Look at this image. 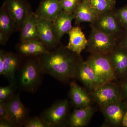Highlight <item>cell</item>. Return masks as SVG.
Segmentation results:
<instances>
[{
  "label": "cell",
  "mask_w": 127,
  "mask_h": 127,
  "mask_svg": "<svg viewBox=\"0 0 127 127\" xmlns=\"http://www.w3.org/2000/svg\"><path fill=\"white\" fill-rule=\"evenodd\" d=\"M83 61L81 55L61 47L40 56L39 61L43 73L66 82L76 77L78 67Z\"/></svg>",
  "instance_id": "6da1fadb"
},
{
  "label": "cell",
  "mask_w": 127,
  "mask_h": 127,
  "mask_svg": "<svg viewBox=\"0 0 127 127\" xmlns=\"http://www.w3.org/2000/svg\"><path fill=\"white\" fill-rule=\"evenodd\" d=\"M87 50L90 54H109L117 45L115 37L98 30L91 25Z\"/></svg>",
  "instance_id": "7a4b0ae2"
},
{
  "label": "cell",
  "mask_w": 127,
  "mask_h": 127,
  "mask_svg": "<svg viewBox=\"0 0 127 127\" xmlns=\"http://www.w3.org/2000/svg\"><path fill=\"white\" fill-rule=\"evenodd\" d=\"M89 94L100 107L122 100L120 86L117 82L105 83Z\"/></svg>",
  "instance_id": "3957f363"
},
{
  "label": "cell",
  "mask_w": 127,
  "mask_h": 127,
  "mask_svg": "<svg viewBox=\"0 0 127 127\" xmlns=\"http://www.w3.org/2000/svg\"><path fill=\"white\" fill-rule=\"evenodd\" d=\"M43 72L39 61H31L22 68L19 78L20 86L30 92L35 91L40 82L41 75Z\"/></svg>",
  "instance_id": "277c9868"
},
{
  "label": "cell",
  "mask_w": 127,
  "mask_h": 127,
  "mask_svg": "<svg viewBox=\"0 0 127 127\" xmlns=\"http://www.w3.org/2000/svg\"><path fill=\"white\" fill-rule=\"evenodd\" d=\"M86 61L104 82H117L108 54H91Z\"/></svg>",
  "instance_id": "5b68a950"
},
{
  "label": "cell",
  "mask_w": 127,
  "mask_h": 127,
  "mask_svg": "<svg viewBox=\"0 0 127 127\" xmlns=\"http://www.w3.org/2000/svg\"><path fill=\"white\" fill-rule=\"evenodd\" d=\"M68 99L59 101L46 110L42 118L49 127H63L68 118Z\"/></svg>",
  "instance_id": "8992f818"
},
{
  "label": "cell",
  "mask_w": 127,
  "mask_h": 127,
  "mask_svg": "<svg viewBox=\"0 0 127 127\" xmlns=\"http://www.w3.org/2000/svg\"><path fill=\"white\" fill-rule=\"evenodd\" d=\"M91 25L98 30L115 37L118 40L124 32L115 11L113 10L102 14L98 17L93 25Z\"/></svg>",
  "instance_id": "52a82bcc"
},
{
  "label": "cell",
  "mask_w": 127,
  "mask_h": 127,
  "mask_svg": "<svg viewBox=\"0 0 127 127\" xmlns=\"http://www.w3.org/2000/svg\"><path fill=\"white\" fill-rule=\"evenodd\" d=\"M104 117L103 127H122L124 116L127 111V104L123 101L113 103L100 107Z\"/></svg>",
  "instance_id": "ba28073f"
},
{
  "label": "cell",
  "mask_w": 127,
  "mask_h": 127,
  "mask_svg": "<svg viewBox=\"0 0 127 127\" xmlns=\"http://www.w3.org/2000/svg\"><path fill=\"white\" fill-rule=\"evenodd\" d=\"M90 92L94 91L105 83L98 76L92 67L83 60L78 67L76 77Z\"/></svg>",
  "instance_id": "9c48e42d"
},
{
  "label": "cell",
  "mask_w": 127,
  "mask_h": 127,
  "mask_svg": "<svg viewBox=\"0 0 127 127\" xmlns=\"http://www.w3.org/2000/svg\"><path fill=\"white\" fill-rule=\"evenodd\" d=\"M109 55L117 82L127 79V50L118 46Z\"/></svg>",
  "instance_id": "30bf717a"
},
{
  "label": "cell",
  "mask_w": 127,
  "mask_h": 127,
  "mask_svg": "<svg viewBox=\"0 0 127 127\" xmlns=\"http://www.w3.org/2000/svg\"><path fill=\"white\" fill-rule=\"evenodd\" d=\"M4 5L18 30H21L30 10L27 5L22 0H6Z\"/></svg>",
  "instance_id": "8fae6325"
},
{
  "label": "cell",
  "mask_w": 127,
  "mask_h": 127,
  "mask_svg": "<svg viewBox=\"0 0 127 127\" xmlns=\"http://www.w3.org/2000/svg\"><path fill=\"white\" fill-rule=\"evenodd\" d=\"M38 21L39 18L35 13L30 10L21 30V42L39 40Z\"/></svg>",
  "instance_id": "7c38bea8"
},
{
  "label": "cell",
  "mask_w": 127,
  "mask_h": 127,
  "mask_svg": "<svg viewBox=\"0 0 127 127\" xmlns=\"http://www.w3.org/2000/svg\"><path fill=\"white\" fill-rule=\"evenodd\" d=\"M19 94L6 101L10 116L16 126H22L27 120V109L21 101Z\"/></svg>",
  "instance_id": "4fadbf2b"
},
{
  "label": "cell",
  "mask_w": 127,
  "mask_h": 127,
  "mask_svg": "<svg viewBox=\"0 0 127 127\" xmlns=\"http://www.w3.org/2000/svg\"><path fill=\"white\" fill-rule=\"evenodd\" d=\"M63 10L59 0H42L35 14L39 19H45L53 22Z\"/></svg>",
  "instance_id": "5bb4252c"
},
{
  "label": "cell",
  "mask_w": 127,
  "mask_h": 127,
  "mask_svg": "<svg viewBox=\"0 0 127 127\" xmlns=\"http://www.w3.org/2000/svg\"><path fill=\"white\" fill-rule=\"evenodd\" d=\"M74 19L73 14L64 10L61 12L52 22V28L55 36L60 42L65 34H68L72 28V22Z\"/></svg>",
  "instance_id": "9a60e30c"
},
{
  "label": "cell",
  "mask_w": 127,
  "mask_h": 127,
  "mask_svg": "<svg viewBox=\"0 0 127 127\" xmlns=\"http://www.w3.org/2000/svg\"><path fill=\"white\" fill-rule=\"evenodd\" d=\"M69 98L75 108H81L90 106L92 98L90 94L75 82L70 83Z\"/></svg>",
  "instance_id": "2e32d148"
},
{
  "label": "cell",
  "mask_w": 127,
  "mask_h": 127,
  "mask_svg": "<svg viewBox=\"0 0 127 127\" xmlns=\"http://www.w3.org/2000/svg\"><path fill=\"white\" fill-rule=\"evenodd\" d=\"M95 109L91 105L75 108L68 117L67 123L71 127H86L94 114Z\"/></svg>",
  "instance_id": "e0dca14e"
},
{
  "label": "cell",
  "mask_w": 127,
  "mask_h": 127,
  "mask_svg": "<svg viewBox=\"0 0 127 127\" xmlns=\"http://www.w3.org/2000/svg\"><path fill=\"white\" fill-rule=\"evenodd\" d=\"M39 40L45 47L52 48L59 43L54 35L52 22L43 19H39Z\"/></svg>",
  "instance_id": "ac0fdd59"
},
{
  "label": "cell",
  "mask_w": 127,
  "mask_h": 127,
  "mask_svg": "<svg viewBox=\"0 0 127 127\" xmlns=\"http://www.w3.org/2000/svg\"><path fill=\"white\" fill-rule=\"evenodd\" d=\"M69 41L66 46L68 50L78 55L86 48L88 41L79 26L72 27L68 33Z\"/></svg>",
  "instance_id": "d6986e66"
},
{
  "label": "cell",
  "mask_w": 127,
  "mask_h": 127,
  "mask_svg": "<svg viewBox=\"0 0 127 127\" xmlns=\"http://www.w3.org/2000/svg\"><path fill=\"white\" fill-rule=\"evenodd\" d=\"M73 14L76 25L82 22H89L93 25L98 18L86 0H80L76 6Z\"/></svg>",
  "instance_id": "ffe728a7"
},
{
  "label": "cell",
  "mask_w": 127,
  "mask_h": 127,
  "mask_svg": "<svg viewBox=\"0 0 127 127\" xmlns=\"http://www.w3.org/2000/svg\"><path fill=\"white\" fill-rule=\"evenodd\" d=\"M16 48L18 52L25 56H40L49 51L39 40L21 42Z\"/></svg>",
  "instance_id": "44dd1931"
},
{
  "label": "cell",
  "mask_w": 127,
  "mask_h": 127,
  "mask_svg": "<svg viewBox=\"0 0 127 127\" xmlns=\"http://www.w3.org/2000/svg\"><path fill=\"white\" fill-rule=\"evenodd\" d=\"M19 59L14 53L4 52V76L15 83V72L18 67Z\"/></svg>",
  "instance_id": "7402d4cb"
},
{
  "label": "cell",
  "mask_w": 127,
  "mask_h": 127,
  "mask_svg": "<svg viewBox=\"0 0 127 127\" xmlns=\"http://www.w3.org/2000/svg\"><path fill=\"white\" fill-rule=\"evenodd\" d=\"M16 30L15 23L3 4L0 11V30L10 37Z\"/></svg>",
  "instance_id": "603a6c76"
},
{
  "label": "cell",
  "mask_w": 127,
  "mask_h": 127,
  "mask_svg": "<svg viewBox=\"0 0 127 127\" xmlns=\"http://www.w3.org/2000/svg\"><path fill=\"white\" fill-rule=\"evenodd\" d=\"M98 17L102 14L113 10L115 4L106 0H86Z\"/></svg>",
  "instance_id": "cb8c5ba5"
},
{
  "label": "cell",
  "mask_w": 127,
  "mask_h": 127,
  "mask_svg": "<svg viewBox=\"0 0 127 127\" xmlns=\"http://www.w3.org/2000/svg\"><path fill=\"white\" fill-rule=\"evenodd\" d=\"M15 83H11L7 86L0 88V101H7L13 97Z\"/></svg>",
  "instance_id": "d4e9b609"
},
{
  "label": "cell",
  "mask_w": 127,
  "mask_h": 127,
  "mask_svg": "<svg viewBox=\"0 0 127 127\" xmlns=\"http://www.w3.org/2000/svg\"><path fill=\"white\" fill-rule=\"evenodd\" d=\"M119 21L124 30H127V5L115 11Z\"/></svg>",
  "instance_id": "484cf974"
},
{
  "label": "cell",
  "mask_w": 127,
  "mask_h": 127,
  "mask_svg": "<svg viewBox=\"0 0 127 127\" xmlns=\"http://www.w3.org/2000/svg\"><path fill=\"white\" fill-rule=\"evenodd\" d=\"M23 125L26 127H49L43 119L37 117L28 119Z\"/></svg>",
  "instance_id": "4316f807"
},
{
  "label": "cell",
  "mask_w": 127,
  "mask_h": 127,
  "mask_svg": "<svg viewBox=\"0 0 127 127\" xmlns=\"http://www.w3.org/2000/svg\"><path fill=\"white\" fill-rule=\"evenodd\" d=\"M81 0H59L64 10L73 14L76 6Z\"/></svg>",
  "instance_id": "83f0119b"
},
{
  "label": "cell",
  "mask_w": 127,
  "mask_h": 127,
  "mask_svg": "<svg viewBox=\"0 0 127 127\" xmlns=\"http://www.w3.org/2000/svg\"><path fill=\"white\" fill-rule=\"evenodd\" d=\"M0 120L7 121L15 126L10 116L6 103L4 101H0Z\"/></svg>",
  "instance_id": "f1b7e54d"
},
{
  "label": "cell",
  "mask_w": 127,
  "mask_h": 127,
  "mask_svg": "<svg viewBox=\"0 0 127 127\" xmlns=\"http://www.w3.org/2000/svg\"><path fill=\"white\" fill-rule=\"evenodd\" d=\"M118 83L121 90L122 101L127 104V79Z\"/></svg>",
  "instance_id": "f546056e"
},
{
  "label": "cell",
  "mask_w": 127,
  "mask_h": 127,
  "mask_svg": "<svg viewBox=\"0 0 127 127\" xmlns=\"http://www.w3.org/2000/svg\"><path fill=\"white\" fill-rule=\"evenodd\" d=\"M117 46L127 50V30H124L122 35L118 41Z\"/></svg>",
  "instance_id": "4dcf8cb0"
},
{
  "label": "cell",
  "mask_w": 127,
  "mask_h": 127,
  "mask_svg": "<svg viewBox=\"0 0 127 127\" xmlns=\"http://www.w3.org/2000/svg\"><path fill=\"white\" fill-rule=\"evenodd\" d=\"M4 52L1 50L0 52V75L4 76Z\"/></svg>",
  "instance_id": "1f68e13d"
},
{
  "label": "cell",
  "mask_w": 127,
  "mask_h": 127,
  "mask_svg": "<svg viewBox=\"0 0 127 127\" xmlns=\"http://www.w3.org/2000/svg\"><path fill=\"white\" fill-rule=\"evenodd\" d=\"M9 37L3 32L0 31V44L1 45H4L6 44Z\"/></svg>",
  "instance_id": "d6a6232c"
},
{
  "label": "cell",
  "mask_w": 127,
  "mask_h": 127,
  "mask_svg": "<svg viewBox=\"0 0 127 127\" xmlns=\"http://www.w3.org/2000/svg\"><path fill=\"white\" fill-rule=\"evenodd\" d=\"M14 127V125L10 123L5 121L0 120V127Z\"/></svg>",
  "instance_id": "836d02e7"
},
{
  "label": "cell",
  "mask_w": 127,
  "mask_h": 127,
  "mask_svg": "<svg viewBox=\"0 0 127 127\" xmlns=\"http://www.w3.org/2000/svg\"><path fill=\"white\" fill-rule=\"evenodd\" d=\"M122 126L123 127H127V111L124 116L122 123Z\"/></svg>",
  "instance_id": "e575fe53"
},
{
  "label": "cell",
  "mask_w": 127,
  "mask_h": 127,
  "mask_svg": "<svg viewBox=\"0 0 127 127\" xmlns=\"http://www.w3.org/2000/svg\"><path fill=\"white\" fill-rule=\"evenodd\" d=\"M106 0L108 1L111 2V3H113V4H115V1H116V0Z\"/></svg>",
  "instance_id": "d590c367"
}]
</instances>
